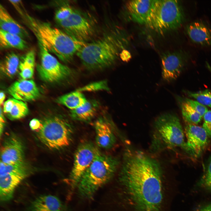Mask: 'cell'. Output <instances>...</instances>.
<instances>
[{
    "mask_svg": "<svg viewBox=\"0 0 211 211\" xmlns=\"http://www.w3.org/2000/svg\"><path fill=\"white\" fill-rule=\"evenodd\" d=\"M154 143L168 148H183L184 132L179 119L173 114L165 113L158 116L154 122Z\"/></svg>",
    "mask_w": 211,
    "mask_h": 211,
    "instance_id": "cell-7",
    "label": "cell"
},
{
    "mask_svg": "<svg viewBox=\"0 0 211 211\" xmlns=\"http://www.w3.org/2000/svg\"><path fill=\"white\" fill-rule=\"evenodd\" d=\"M96 142L99 147L104 149L111 148L116 141L113 123L108 113L103 112L94 124Z\"/></svg>",
    "mask_w": 211,
    "mask_h": 211,
    "instance_id": "cell-13",
    "label": "cell"
},
{
    "mask_svg": "<svg viewBox=\"0 0 211 211\" xmlns=\"http://www.w3.org/2000/svg\"><path fill=\"white\" fill-rule=\"evenodd\" d=\"M187 59V55L182 52L163 54L161 58L163 80L170 82L176 79L182 72Z\"/></svg>",
    "mask_w": 211,
    "mask_h": 211,
    "instance_id": "cell-11",
    "label": "cell"
},
{
    "mask_svg": "<svg viewBox=\"0 0 211 211\" xmlns=\"http://www.w3.org/2000/svg\"><path fill=\"white\" fill-rule=\"evenodd\" d=\"M87 100L81 92L76 90L58 97L56 101L71 110H73L82 106Z\"/></svg>",
    "mask_w": 211,
    "mask_h": 211,
    "instance_id": "cell-23",
    "label": "cell"
},
{
    "mask_svg": "<svg viewBox=\"0 0 211 211\" xmlns=\"http://www.w3.org/2000/svg\"><path fill=\"white\" fill-rule=\"evenodd\" d=\"M41 124V122L38 120L34 118L30 121L29 125L31 129L35 130L40 128Z\"/></svg>",
    "mask_w": 211,
    "mask_h": 211,
    "instance_id": "cell-37",
    "label": "cell"
},
{
    "mask_svg": "<svg viewBox=\"0 0 211 211\" xmlns=\"http://www.w3.org/2000/svg\"><path fill=\"white\" fill-rule=\"evenodd\" d=\"M28 169L25 163L7 164L1 161L0 163V177L9 173Z\"/></svg>",
    "mask_w": 211,
    "mask_h": 211,
    "instance_id": "cell-29",
    "label": "cell"
},
{
    "mask_svg": "<svg viewBox=\"0 0 211 211\" xmlns=\"http://www.w3.org/2000/svg\"><path fill=\"white\" fill-rule=\"evenodd\" d=\"M5 123V120L4 116L1 107L0 108V135L1 134L2 131Z\"/></svg>",
    "mask_w": 211,
    "mask_h": 211,
    "instance_id": "cell-38",
    "label": "cell"
},
{
    "mask_svg": "<svg viewBox=\"0 0 211 211\" xmlns=\"http://www.w3.org/2000/svg\"><path fill=\"white\" fill-rule=\"evenodd\" d=\"M29 173V171L27 169L0 177L1 200L7 202L11 199L16 188Z\"/></svg>",
    "mask_w": 211,
    "mask_h": 211,
    "instance_id": "cell-17",
    "label": "cell"
},
{
    "mask_svg": "<svg viewBox=\"0 0 211 211\" xmlns=\"http://www.w3.org/2000/svg\"><path fill=\"white\" fill-rule=\"evenodd\" d=\"M184 132L186 141L183 148L193 157L199 156L208 144V136L205 131L202 127L186 124Z\"/></svg>",
    "mask_w": 211,
    "mask_h": 211,
    "instance_id": "cell-12",
    "label": "cell"
},
{
    "mask_svg": "<svg viewBox=\"0 0 211 211\" xmlns=\"http://www.w3.org/2000/svg\"><path fill=\"white\" fill-rule=\"evenodd\" d=\"M184 19L183 10L178 1L156 0L145 25L157 33L164 34L178 29Z\"/></svg>",
    "mask_w": 211,
    "mask_h": 211,
    "instance_id": "cell-5",
    "label": "cell"
},
{
    "mask_svg": "<svg viewBox=\"0 0 211 211\" xmlns=\"http://www.w3.org/2000/svg\"><path fill=\"white\" fill-rule=\"evenodd\" d=\"M57 23L67 34L84 43L91 38L96 30V23L93 18L74 9L68 18Z\"/></svg>",
    "mask_w": 211,
    "mask_h": 211,
    "instance_id": "cell-9",
    "label": "cell"
},
{
    "mask_svg": "<svg viewBox=\"0 0 211 211\" xmlns=\"http://www.w3.org/2000/svg\"><path fill=\"white\" fill-rule=\"evenodd\" d=\"M119 55L121 59L125 62H128L131 58L130 53L128 50L125 49L123 50L121 52Z\"/></svg>",
    "mask_w": 211,
    "mask_h": 211,
    "instance_id": "cell-36",
    "label": "cell"
},
{
    "mask_svg": "<svg viewBox=\"0 0 211 211\" xmlns=\"http://www.w3.org/2000/svg\"><path fill=\"white\" fill-rule=\"evenodd\" d=\"M16 99L15 98H9L4 103L3 112L4 113L9 114L12 109Z\"/></svg>",
    "mask_w": 211,
    "mask_h": 211,
    "instance_id": "cell-35",
    "label": "cell"
},
{
    "mask_svg": "<svg viewBox=\"0 0 211 211\" xmlns=\"http://www.w3.org/2000/svg\"><path fill=\"white\" fill-rule=\"evenodd\" d=\"M123 42L118 30L110 28L96 40L85 43L76 54L87 69H103L115 63L123 48Z\"/></svg>",
    "mask_w": 211,
    "mask_h": 211,
    "instance_id": "cell-3",
    "label": "cell"
},
{
    "mask_svg": "<svg viewBox=\"0 0 211 211\" xmlns=\"http://www.w3.org/2000/svg\"><path fill=\"white\" fill-rule=\"evenodd\" d=\"M35 64V54L33 50L28 52L20 60V75L22 79H29L34 74Z\"/></svg>",
    "mask_w": 211,
    "mask_h": 211,
    "instance_id": "cell-25",
    "label": "cell"
},
{
    "mask_svg": "<svg viewBox=\"0 0 211 211\" xmlns=\"http://www.w3.org/2000/svg\"><path fill=\"white\" fill-rule=\"evenodd\" d=\"M119 176L124 193L136 211H160L162 172L154 159L141 152L127 153Z\"/></svg>",
    "mask_w": 211,
    "mask_h": 211,
    "instance_id": "cell-1",
    "label": "cell"
},
{
    "mask_svg": "<svg viewBox=\"0 0 211 211\" xmlns=\"http://www.w3.org/2000/svg\"><path fill=\"white\" fill-rule=\"evenodd\" d=\"M201 183L206 189L211 191V156L207 163L205 171Z\"/></svg>",
    "mask_w": 211,
    "mask_h": 211,
    "instance_id": "cell-32",
    "label": "cell"
},
{
    "mask_svg": "<svg viewBox=\"0 0 211 211\" xmlns=\"http://www.w3.org/2000/svg\"><path fill=\"white\" fill-rule=\"evenodd\" d=\"M100 108V103L95 99L87 100L82 106L74 110H71L70 115L76 120L88 122L96 115Z\"/></svg>",
    "mask_w": 211,
    "mask_h": 211,
    "instance_id": "cell-21",
    "label": "cell"
},
{
    "mask_svg": "<svg viewBox=\"0 0 211 211\" xmlns=\"http://www.w3.org/2000/svg\"><path fill=\"white\" fill-rule=\"evenodd\" d=\"M5 98V94L3 92L1 91L0 93V104L1 105L3 103Z\"/></svg>",
    "mask_w": 211,
    "mask_h": 211,
    "instance_id": "cell-40",
    "label": "cell"
},
{
    "mask_svg": "<svg viewBox=\"0 0 211 211\" xmlns=\"http://www.w3.org/2000/svg\"><path fill=\"white\" fill-rule=\"evenodd\" d=\"M1 159L7 164L25 163L23 146L18 138L12 136L5 140L1 151Z\"/></svg>",
    "mask_w": 211,
    "mask_h": 211,
    "instance_id": "cell-14",
    "label": "cell"
},
{
    "mask_svg": "<svg viewBox=\"0 0 211 211\" xmlns=\"http://www.w3.org/2000/svg\"><path fill=\"white\" fill-rule=\"evenodd\" d=\"M186 93L202 104L211 108V90L206 89L197 92L187 91Z\"/></svg>",
    "mask_w": 211,
    "mask_h": 211,
    "instance_id": "cell-28",
    "label": "cell"
},
{
    "mask_svg": "<svg viewBox=\"0 0 211 211\" xmlns=\"http://www.w3.org/2000/svg\"><path fill=\"white\" fill-rule=\"evenodd\" d=\"M20 62L19 57L16 54L13 52L9 53L1 62V71L7 77L12 78L19 69Z\"/></svg>",
    "mask_w": 211,
    "mask_h": 211,
    "instance_id": "cell-24",
    "label": "cell"
},
{
    "mask_svg": "<svg viewBox=\"0 0 211 211\" xmlns=\"http://www.w3.org/2000/svg\"><path fill=\"white\" fill-rule=\"evenodd\" d=\"M98 149L92 143L85 141L81 143L76 150L73 165L69 180L72 188L76 187L83 174L93 161Z\"/></svg>",
    "mask_w": 211,
    "mask_h": 211,
    "instance_id": "cell-10",
    "label": "cell"
},
{
    "mask_svg": "<svg viewBox=\"0 0 211 211\" xmlns=\"http://www.w3.org/2000/svg\"><path fill=\"white\" fill-rule=\"evenodd\" d=\"M184 101L188 104L202 117L208 110L206 106L202 104L197 101L186 98L185 99Z\"/></svg>",
    "mask_w": 211,
    "mask_h": 211,
    "instance_id": "cell-33",
    "label": "cell"
},
{
    "mask_svg": "<svg viewBox=\"0 0 211 211\" xmlns=\"http://www.w3.org/2000/svg\"><path fill=\"white\" fill-rule=\"evenodd\" d=\"M8 91L14 98L23 101L35 100L40 94L35 82L30 79H22L16 81L9 87Z\"/></svg>",
    "mask_w": 211,
    "mask_h": 211,
    "instance_id": "cell-15",
    "label": "cell"
},
{
    "mask_svg": "<svg viewBox=\"0 0 211 211\" xmlns=\"http://www.w3.org/2000/svg\"><path fill=\"white\" fill-rule=\"evenodd\" d=\"M69 122L61 116H54L45 119L38 133L40 140L49 148L58 149L69 146L73 130Z\"/></svg>",
    "mask_w": 211,
    "mask_h": 211,
    "instance_id": "cell-6",
    "label": "cell"
},
{
    "mask_svg": "<svg viewBox=\"0 0 211 211\" xmlns=\"http://www.w3.org/2000/svg\"><path fill=\"white\" fill-rule=\"evenodd\" d=\"M40 62L37 66L38 72L44 81L55 83L74 77L75 72L61 63L45 48L39 44Z\"/></svg>",
    "mask_w": 211,
    "mask_h": 211,
    "instance_id": "cell-8",
    "label": "cell"
},
{
    "mask_svg": "<svg viewBox=\"0 0 211 211\" xmlns=\"http://www.w3.org/2000/svg\"><path fill=\"white\" fill-rule=\"evenodd\" d=\"M0 45L2 49L13 48L21 50L27 47V44L20 36L0 29Z\"/></svg>",
    "mask_w": 211,
    "mask_h": 211,
    "instance_id": "cell-22",
    "label": "cell"
},
{
    "mask_svg": "<svg viewBox=\"0 0 211 211\" xmlns=\"http://www.w3.org/2000/svg\"><path fill=\"white\" fill-rule=\"evenodd\" d=\"M197 211H211V204L202 207Z\"/></svg>",
    "mask_w": 211,
    "mask_h": 211,
    "instance_id": "cell-39",
    "label": "cell"
},
{
    "mask_svg": "<svg viewBox=\"0 0 211 211\" xmlns=\"http://www.w3.org/2000/svg\"><path fill=\"white\" fill-rule=\"evenodd\" d=\"M16 9L23 23L35 35L38 44L50 53L54 54L62 62L72 61L75 54L85 44L75 39L63 30L53 27L49 23L32 16L23 5L18 6Z\"/></svg>",
    "mask_w": 211,
    "mask_h": 211,
    "instance_id": "cell-2",
    "label": "cell"
},
{
    "mask_svg": "<svg viewBox=\"0 0 211 211\" xmlns=\"http://www.w3.org/2000/svg\"><path fill=\"white\" fill-rule=\"evenodd\" d=\"M119 164L116 158L98 150L78 183L76 187L80 196L85 199L93 197L98 189L112 178Z\"/></svg>",
    "mask_w": 211,
    "mask_h": 211,
    "instance_id": "cell-4",
    "label": "cell"
},
{
    "mask_svg": "<svg viewBox=\"0 0 211 211\" xmlns=\"http://www.w3.org/2000/svg\"><path fill=\"white\" fill-rule=\"evenodd\" d=\"M28 111V106L25 102L16 100L11 112L8 115L11 119H19L26 116Z\"/></svg>",
    "mask_w": 211,
    "mask_h": 211,
    "instance_id": "cell-27",
    "label": "cell"
},
{
    "mask_svg": "<svg viewBox=\"0 0 211 211\" xmlns=\"http://www.w3.org/2000/svg\"><path fill=\"white\" fill-rule=\"evenodd\" d=\"M187 33L194 42L201 45H211V29L203 23L194 22L188 24Z\"/></svg>",
    "mask_w": 211,
    "mask_h": 211,
    "instance_id": "cell-19",
    "label": "cell"
},
{
    "mask_svg": "<svg viewBox=\"0 0 211 211\" xmlns=\"http://www.w3.org/2000/svg\"><path fill=\"white\" fill-rule=\"evenodd\" d=\"M183 118L186 124L196 125L201 121L202 116L184 101L181 106Z\"/></svg>",
    "mask_w": 211,
    "mask_h": 211,
    "instance_id": "cell-26",
    "label": "cell"
},
{
    "mask_svg": "<svg viewBox=\"0 0 211 211\" xmlns=\"http://www.w3.org/2000/svg\"><path fill=\"white\" fill-rule=\"evenodd\" d=\"M28 211H66V208L60 199L51 195L38 196L30 203Z\"/></svg>",
    "mask_w": 211,
    "mask_h": 211,
    "instance_id": "cell-18",
    "label": "cell"
},
{
    "mask_svg": "<svg viewBox=\"0 0 211 211\" xmlns=\"http://www.w3.org/2000/svg\"><path fill=\"white\" fill-rule=\"evenodd\" d=\"M74 9L68 5L62 6L55 13V19L57 23L62 22L68 18Z\"/></svg>",
    "mask_w": 211,
    "mask_h": 211,
    "instance_id": "cell-31",
    "label": "cell"
},
{
    "mask_svg": "<svg viewBox=\"0 0 211 211\" xmlns=\"http://www.w3.org/2000/svg\"><path fill=\"white\" fill-rule=\"evenodd\" d=\"M0 29L8 33L17 35L23 39L29 36L25 28L10 15L7 10L0 5Z\"/></svg>",
    "mask_w": 211,
    "mask_h": 211,
    "instance_id": "cell-20",
    "label": "cell"
},
{
    "mask_svg": "<svg viewBox=\"0 0 211 211\" xmlns=\"http://www.w3.org/2000/svg\"><path fill=\"white\" fill-rule=\"evenodd\" d=\"M156 1L155 0L129 1L126 5L127 14L132 21L145 25Z\"/></svg>",
    "mask_w": 211,
    "mask_h": 211,
    "instance_id": "cell-16",
    "label": "cell"
},
{
    "mask_svg": "<svg viewBox=\"0 0 211 211\" xmlns=\"http://www.w3.org/2000/svg\"><path fill=\"white\" fill-rule=\"evenodd\" d=\"M204 122L202 127L208 136L211 137V110H208L203 116Z\"/></svg>",
    "mask_w": 211,
    "mask_h": 211,
    "instance_id": "cell-34",
    "label": "cell"
},
{
    "mask_svg": "<svg viewBox=\"0 0 211 211\" xmlns=\"http://www.w3.org/2000/svg\"><path fill=\"white\" fill-rule=\"evenodd\" d=\"M109 89L107 82L103 80L91 83L77 90L80 92L95 91L100 90L108 91Z\"/></svg>",
    "mask_w": 211,
    "mask_h": 211,
    "instance_id": "cell-30",
    "label": "cell"
}]
</instances>
